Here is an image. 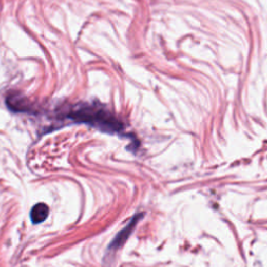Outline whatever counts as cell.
I'll return each instance as SVG.
<instances>
[{
  "instance_id": "6da1fadb",
  "label": "cell",
  "mask_w": 267,
  "mask_h": 267,
  "mask_svg": "<svg viewBox=\"0 0 267 267\" xmlns=\"http://www.w3.org/2000/svg\"><path fill=\"white\" fill-rule=\"evenodd\" d=\"M65 116L74 120V122L87 123L107 132H120L123 130L122 122L102 105H78L66 113Z\"/></svg>"
},
{
  "instance_id": "3957f363",
  "label": "cell",
  "mask_w": 267,
  "mask_h": 267,
  "mask_svg": "<svg viewBox=\"0 0 267 267\" xmlns=\"http://www.w3.org/2000/svg\"><path fill=\"white\" fill-rule=\"evenodd\" d=\"M49 214V208L43 203H39L33 206L30 210V219L33 224H39L47 218Z\"/></svg>"
},
{
  "instance_id": "7a4b0ae2",
  "label": "cell",
  "mask_w": 267,
  "mask_h": 267,
  "mask_svg": "<svg viewBox=\"0 0 267 267\" xmlns=\"http://www.w3.org/2000/svg\"><path fill=\"white\" fill-rule=\"evenodd\" d=\"M143 216H144V213H138L136 215H134L132 218L130 219V221L121 231L118 232V234L115 236V238L111 241L108 250L110 252L118 251L126 242V240L129 238L132 231L135 230L136 225L143 218Z\"/></svg>"
}]
</instances>
